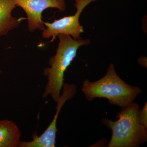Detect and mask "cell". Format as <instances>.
Instances as JSON below:
<instances>
[{"label":"cell","mask_w":147,"mask_h":147,"mask_svg":"<svg viewBox=\"0 0 147 147\" xmlns=\"http://www.w3.org/2000/svg\"><path fill=\"white\" fill-rule=\"evenodd\" d=\"M140 123L147 128V102L145 103L142 110H139V115Z\"/></svg>","instance_id":"9"},{"label":"cell","mask_w":147,"mask_h":147,"mask_svg":"<svg viewBox=\"0 0 147 147\" xmlns=\"http://www.w3.org/2000/svg\"><path fill=\"white\" fill-rule=\"evenodd\" d=\"M82 91L88 101L102 98L108 99L111 105L121 108L134 102L142 92L139 87L130 86L124 82L118 75L113 63L109 64L106 74L101 79L94 82L87 79L84 80Z\"/></svg>","instance_id":"2"},{"label":"cell","mask_w":147,"mask_h":147,"mask_svg":"<svg viewBox=\"0 0 147 147\" xmlns=\"http://www.w3.org/2000/svg\"><path fill=\"white\" fill-rule=\"evenodd\" d=\"M2 73V71L1 69V67H0V74Z\"/></svg>","instance_id":"11"},{"label":"cell","mask_w":147,"mask_h":147,"mask_svg":"<svg viewBox=\"0 0 147 147\" xmlns=\"http://www.w3.org/2000/svg\"><path fill=\"white\" fill-rule=\"evenodd\" d=\"M139 106L132 102L121 108L115 121L102 118V123L112 131L108 147H139L147 141V128L140 123Z\"/></svg>","instance_id":"3"},{"label":"cell","mask_w":147,"mask_h":147,"mask_svg":"<svg viewBox=\"0 0 147 147\" xmlns=\"http://www.w3.org/2000/svg\"><path fill=\"white\" fill-rule=\"evenodd\" d=\"M16 6L20 7L26 14L29 31L36 30L43 31L45 28L42 21V12L48 8H56L61 11L65 10V0H15Z\"/></svg>","instance_id":"6"},{"label":"cell","mask_w":147,"mask_h":147,"mask_svg":"<svg viewBox=\"0 0 147 147\" xmlns=\"http://www.w3.org/2000/svg\"><path fill=\"white\" fill-rule=\"evenodd\" d=\"M21 136V129L15 123L0 120V147H18Z\"/></svg>","instance_id":"8"},{"label":"cell","mask_w":147,"mask_h":147,"mask_svg":"<svg viewBox=\"0 0 147 147\" xmlns=\"http://www.w3.org/2000/svg\"><path fill=\"white\" fill-rule=\"evenodd\" d=\"M16 7L15 0H0V36L7 34L21 24V19L11 15Z\"/></svg>","instance_id":"7"},{"label":"cell","mask_w":147,"mask_h":147,"mask_svg":"<svg viewBox=\"0 0 147 147\" xmlns=\"http://www.w3.org/2000/svg\"><path fill=\"white\" fill-rule=\"evenodd\" d=\"M138 63L140 65L145 67H147V58L145 57H140L138 60Z\"/></svg>","instance_id":"10"},{"label":"cell","mask_w":147,"mask_h":147,"mask_svg":"<svg viewBox=\"0 0 147 147\" xmlns=\"http://www.w3.org/2000/svg\"><path fill=\"white\" fill-rule=\"evenodd\" d=\"M76 13L71 16H65L53 23L44 22L46 28L42 31L43 38H52L51 41L61 34L67 35L75 40L82 39L81 34L84 32V27L80 24L79 18L83 11L91 3L98 0H73Z\"/></svg>","instance_id":"4"},{"label":"cell","mask_w":147,"mask_h":147,"mask_svg":"<svg viewBox=\"0 0 147 147\" xmlns=\"http://www.w3.org/2000/svg\"><path fill=\"white\" fill-rule=\"evenodd\" d=\"M59 43L56 54L49 60L50 67L43 70L47 82L42 97L50 96L55 102H57L64 83L65 72L76 57L77 52L82 46L90 44L89 39L75 40L67 35L58 36Z\"/></svg>","instance_id":"1"},{"label":"cell","mask_w":147,"mask_h":147,"mask_svg":"<svg viewBox=\"0 0 147 147\" xmlns=\"http://www.w3.org/2000/svg\"><path fill=\"white\" fill-rule=\"evenodd\" d=\"M77 86L74 84L64 83L63 86L62 93L57 103L56 112L55 117L50 125L40 136L36 133L32 135V140L30 142L20 141L18 147H55L58 130L57 121L59 115L63 106L67 100H71L76 95Z\"/></svg>","instance_id":"5"}]
</instances>
